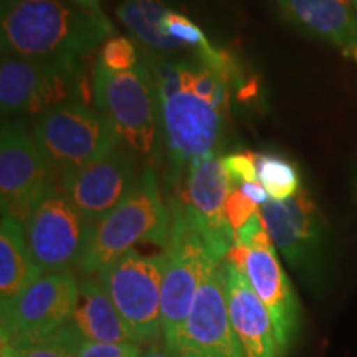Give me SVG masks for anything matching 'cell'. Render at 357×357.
I'll use <instances>...</instances> for the list:
<instances>
[{
    "instance_id": "cell-30",
    "label": "cell",
    "mask_w": 357,
    "mask_h": 357,
    "mask_svg": "<svg viewBox=\"0 0 357 357\" xmlns=\"http://www.w3.org/2000/svg\"><path fill=\"white\" fill-rule=\"evenodd\" d=\"M0 357H22L19 349L10 344L7 337H2V344H0Z\"/></svg>"
},
{
    "instance_id": "cell-10",
    "label": "cell",
    "mask_w": 357,
    "mask_h": 357,
    "mask_svg": "<svg viewBox=\"0 0 357 357\" xmlns=\"http://www.w3.org/2000/svg\"><path fill=\"white\" fill-rule=\"evenodd\" d=\"M78 296L71 271L40 275L2 307V337L17 349L37 344L73 319Z\"/></svg>"
},
{
    "instance_id": "cell-16",
    "label": "cell",
    "mask_w": 357,
    "mask_h": 357,
    "mask_svg": "<svg viewBox=\"0 0 357 357\" xmlns=\"http://www.w3.org/2000/svg\"><path fill=\"white\" fill-rule=\"evenodd\" d=\"M222 275L229 318L245 357H278L273 321L248 276L227 258L222 260Z\"/></svg>"
},
{
    "instance_id": "cell-24",
    "label": "cell",
    "mask_w": 357,
    "mask_h": 357,
    "mask_svg": "<svg viewBox=\"0 0 357 357\" xmlns=\"http://www.w3.org/2000/svg\"><path fill=\"white\" fill-rule=\"evenodd\" d=\"M100 63L113 71H128L141 63L136 45L126 37H111L101 45Z\"/></svg>"
},
{
    "instance_id": "cell-29",
    "label": "cell",
    "mask_w": 357,
    "mask_h": 357,
    "mask_svg": "<svg viewBox=\"0 0 357 357\" xmlns=\"http://www.w3.org/2000/svg\"><path fill=\"white\" fill-rule=\"evenodd\" d=\"M139 357H177V356H174L172 352L167 349L164 342L155 341V342H151V344H147L146 349L141 351Z\"/></svg>"
},
{
    "instance_id": "cell-14",
    "label": "cell",
    "mask_w": 357,
    "mask_h": 357,
    "mask_svg": "<svg viewBox=\"0 0 357 357\" xmlns=\"http://www.w3.org/2000/svg\"><path fill=\"white\" fill-rule=\"evenodd\" d=\"M178 357H245L227 310L222 261L213 258L200 280L181 336Z\"/></svg>"
},
{
    "instance_id": "cell-26",
    "label": "cell",
    "mask_w": 357,
    "mask_h": 357,
    "mask_svg": "<svg viewBox=\"0 0 357 357\" xmlns=\"http://www.w3.org/2000/svg\"><path fill=\"white\" fill-rule=\"evenodd\" d=\"M258 211H260L258 205L253 202V200H250L240 187L231 185L229 197H227L225 202V215L227 220H229L230 229L234 230V234H236V231L242 229L245 223L255 215Z\"/></svg>"
},
{
    "instance_id": "cell-12",
    "label": "cell",
    "mask_w": 357,
    "mask_h": 357,
    "mask_svg": "<svg viewBox=\"0 0 357 357\" xmlns=\"http://www.w3.org/2000/svg\"><path fill=\"white\" fill-rule=\"evenodd\" d=\"M139 176L137 154L119 144L105 158L61 174V190L88 222L98 223L128 197Z\"/></svg>"
},
{
    "instance_id": "cell-23",
    "label": "cell",
    "mask_w": 357,
    "mask_h": 357,
    "mask_svg": "<svg viewBox=\"0 0 357 357\" xmlns=\"http://www.w3.org/2000/svg\"><path fill=\"white\" fill-rule=\"evenodd\" d=\"M84 336L71 319L37 344L19 349L22 357H77Z\"/></svg>"
},
{
    "instance_id": "cell-11",
    "label": "cell",
    "mask_w": 357,
    "mask_h": 357,
    "mask_svg": "<svg viewBox=\"0 0 357 357\" xmlns=\"http://www.w3.org/2000/svg\"><path fill=\"white\" fill-rule=\"evenodd\" d=\"M52 166L35 136L17 119L2 123L0 136V202L24 225L33 205L52 185Z\"/></svg>"
},
{
    "instance_id": "cell-8",
    "label": "cell",
    "mask_w": 357,
    "mask_h": 357,
    "mask_svg": "<svg viewBox=\"0 0 357 357\" xmlns=\"http://www.w3.org/2000/svg\"><path fill=\"white\" fill-rule=\"evenodd\" d=\"M275 247L314 291L324 287L328 271L326 222L310 192L301 189L287 200L270 199L260 207Z\"/></svg>"
},
{
    "instance_id": "cell-34",
    "label": "cell",
    "mask_w": 357,
    "mask_h": 357,
    "mask_svg": "<svg viewBox=\"0 0 357 357\" xmlns=\"http://www.w3.org/2000/svg\"><path fill=\"white\" fill-rule=\"evenodd\" d=\"M356 197H357V174H356Z\"/></svg>"
},
{
    "instance_id": "cell-32",
    "label": "cell",
    "mask_w": 357,
    "mask_h": 357,
    "mask_svg": "<svg viewBox=\"0 0 357 357\" xmlns=\"http://www.w3.org/2000/svg\"><path fill=\"white\" fill-rule=\"evenodd\" d=\"M346 56H351V58H354V60L357 61V47H354V48H352V50L349 52V53H347V55Z\"/></svg>"
},
{
    "instance_id": "cell-27",
    "label": "cell",
    "mask_w": 357,
    "mask_h": 357,
    "mask_svg": "<svg viewBox=\"0 0 357 357\" xmlns=\"http://www.w3.org/2000/svg\"><path fill=\"white\" fill-rule=\"evenodd\" d=\"M141 349L137 344H109L83 339L77 357H139Z\"/></svg>"
},
{
    "instance_id": "cell-3",
    "label": "cell",
    "mask_w": 357,
    "mask_h": 357,
    "mask_svg": "<svg viewBox=\"0 0 357 357\" xmlns=\"http://www.w3.org/2000/svg\"><path fill=\"white\" fill-rule=\"evenodd\" d=\"M169 231L171 208L160 195L153 167H146L128 197L93 225L79 271L86 276L100 273L137 243H154L166 248Z\"/></svg>"
},
{
    "instance_id": "cell-21",
    "label": "cell",
    "mask_w": 357,
    "mask_h": 357,
    "mask_svg": "<svg viewBox=\"0 0 357 357\" xmlns=\"http://www.w3.org/2000/svg\"><path fill=\"white\" fill-rule=\"evenodd\" d=\"M171 10L164 0H121L116 17L146 48L159 53L190 50L187 45L162 32V20Z\"/></svg>"
},
{
    "instance_id": "cell-28",
    "label": "cell",
    "mask_w": 357,
    "mask_h": 357,
    "mask_svg": "<svg viewBox=\"0 0 357 357\" xmlns=\"http://www.w3.org/2000/svg\"><path fill=\"white\" fill-rule=\"evenodd\" d=\"M240 189H242L243 194L247 195L250 200H253L257 205L258 204L263 205L270 200V195L266 194L265 187H263L261 184H258V182H247V184L240 185Z\"/></svg>"
},
{
    "instance_id": "cell-31",
    "label": "cell",
    "mask_w": 357,
    "mask_h": 357,
    "mask_svg": "<svg viewBox=\"0 0 357 357\" xmlns=\"http://www.w3.org/2000/svg\"><path fill=\"white\" fill-rule=\"evenodd\" d=\"M73 2L75 3H79V6H83V7L91 8V10L102 12L101 7H100V0H73Z\"/></svg>"
},
{
    "instance_id": "cell-9",
    "label": "cell",
    "mask_w": 357,
    "mask_h": 357,
    "mask_svg": "<svg viewBox=\"0 0 357 357\" xmlns=\"http://www.w3.org/2000/svg\"><path fill=\"white\" fill-rule=\"evenodd\" d=\"M95 223L77 211L65 192L50 185L37 200L24 230L40 273L70 271L86 253Z\"/></svg>"
},
{
    "instance_id": "cell-7",
    "label": "cell",
    "mask_w": 357,
    "mask_h": 357,
    "mask_svg": "<svg viewBox=\"0 0 357 357\" xmlns=\"http://www.w3.org/2000/svg\"><path fill=\"white\" fill-rule=\"evenodd\" d=\"M33 136L52 169L61 174L95 162L121 144L113 123L78 100L37 116Z\"/></svg>"
},
{
    "instance_id": "cell-25",
    "label": "cell",
    "mask_w": 357,
    "mask_h": 357,
    "mask_svg": "<svg viewBox=\"0 0 357 357\" xmlns=\"http://www.w3.org/2000/svg\"><path fill=\"white\" fill-rule=\"evenodd\" d=\"M257 155L243 151V153H234L222 158L223 169L229 176L231 185H243L247 182H258V171H257Z\"/></svg>"
},
{
    "instance_id": "cell-18",
    "label": "cell",
    "mask_w": 357,
    "mask_h": 357,
    "mask_svg": "<svg viewBox=\"0 0 357 357\" xmlns=\"http://www.w3.org/2000/svg\"><path fill=\"white\" fill-rule=\"evenodd\" d=\"M73 321L88 341L134 344L126 324L101 281L91 276L79 280V296Z\"/></svg>"
},
{
    "instance_id": "cell-13",
    "label": "cell",
    "mask_w": 357,
    "mask_h": 357,
    "mask_svg": "<svg viewBox=\"0 0 357 357\" xmlns=\"http://www.w3.org/2000/svg\"><path fill=\"white\" fill-rule=\"evenodd\" d=\"M185 181V212L202 236L208 255L222 261L235 245V234L225 215L231 182L217 154L204 155L190 164Z\"/></svg>"
},
{
    "instance_id": "cell-4",
    "label": "cell",
    "mask_w": 357,
    "mask_h": 357,
    "mask_svg": "<svg viewBox=\"0 0 357 357\" xmlns=\"http://www.w3.org/2000/svg\"><path fill=\"white\" fill-rule=\"evenodd\" d=\"M171 231L166 245L162 293H160V319L162 342L178 357L181 336L189 319L200 280L211 260L202 236L192 225L182 199L169 200Z\"/></svg>"
},
{
    "instance_id": "cell-6",
    "label": "cell",
    "mask_w": 357,
    "mask_h": 357,
    "mask_svg": "<svg viewBox=\"0 0 357 357\" xmlns=\"http://www.w3.org/2000/svg\"><path fill=\"white\" fill-rule=\"evenodd\" d=\"M164 268V253L142 255L129 250L98 273L134 344H151L162 337L160 293Z\"/></svg>"
},
{
    "instance_id": "cell-33",
    "label": "cell",
    "mask_w": 357,
    "mask_h": 357,
    "mask_svg": "<svg viewBox=\"0 0 357 357\" xmlns=\"http://www.w3.org/2000/svg\"><path fill=\"white\" fill-rule=\"evenodd\" d=\"M351 2H352V6H354V7L357 8V0H351Z\"/></svg>"
},
{
    "instance_id": "cell-22",
    "label": "cell",
    "mask_w": 357,
    "mask_h": 357,
    "mask_svg": "<svg viewBox=\"0 0 357 357\" xmlns=\"http://www.w3.org/2000/svg\"><path fill=\"white\" fill-rule=\"evenodd\" d=\"M257 171L260 184L273 200H287L303 189L300 171L283 155L271 153L258 154Z\"/></svg>"
},
{
    "instance_id": "cell-20",
    "label": "cell",
    "mask_w": 357,
    "mask_h": 357,
    "mask_svg": "<svg viewBox=\"0 0 357 357\" xmlns=\"http://www.w3.org/2000/svg\"><path fill=\"white\" fill-rule=\"evenodd\" d=\"M42 275L33 263L24 225L15 218L2 213L0 225V307Z\"/></svg>"
},
{
    "instance_id": "cell-15",
    "label": "cell",
    "mask_w": 357,
    "mask_h": 357,
    "mask_svg": "<svg viewBox=\"0 0 357 357\" xmlns=\"http://www.w3.org/2000/svg\"><path fill=\"white\" fill-rule=\"evenodd\" d=\"M243 273L270 312L280 356H287L301 329V306L291 281L280 265L275 245L248 248Z\"/></svg>"
},
{
    "instance_id": "cell-17",
    "label": "cell",
    "mask_w": 357,
    "mask_h": 357,
    "mask_svg": "<svg viewBox=\"0 0 357 357\" xmlns=\"http://www.w3.org/2000/svg\"><path fill=\"white\" fill-rule=\"evenodd\" d=\"M273 3L289 24L336 45L344 55L357 47V15L351 0H273Z\"/></svg>"
},
{
    "instance_id": "cell-19",
    "label": "cell",
    "mask_w": 357,
    "mask_h": 357,
    "mask_svg": "<svg viewBox=\"0 0 357 357\" xmlns=\"http://www.w3.org/2000/svg\"><path fill=\"white\" fill-rule=\"evenodd\" d=\"M63 60L66 58L3 56L0 66L2 114L15 116L26 113L40 86Z\"/></svg>"
},
{
    "instance_id": "cell-5",
    "label": "cell",
    "mask_w": 357,
    "mask_h": 357,
    "mask_svg": "<svg viewBox=\"0 0 357 357\" xmlns=\"http://www.w3.org/2000/svg\"><path fill=\"white\" fill-rule=\"evenodd\" d=\"M93 98L129 149L153 158L160 134L159 102L144 61L128 71H113L98 61L93 71Z\"/></svg>"
},
{
    "instance_id": "cell-1",
    "label": "cell",
    "mask_w": 357,
    "mask_h": 357,
    "mask_svg": "<svg viewBox=\"0 0 357 357\" xmlns=\"http://www.w3.org/2000/svg\"><path fill=\"white\" fill-rule=\"evenodd\" d=\"M159 102L167 178L177 182L194 160L215 154L229 114V82L199 56L169 60L144 48Z\"/></svg>"
},
{
    "instance_id": "cell-2",
    "label": "cell",
    "mask_w": 357,
    "mask_h": 357,
    "mask_svg": "<svg viewBox=\"0 0 357 357\" xmlns=\"http://www.w3.org/2000/svg\"><path fill=\"white\" fill-rule=\"evenodd\" d=\"M114 33L102 12L61 0H2L3 56L79 58Z\"/></svg>"
}]
</instances>
